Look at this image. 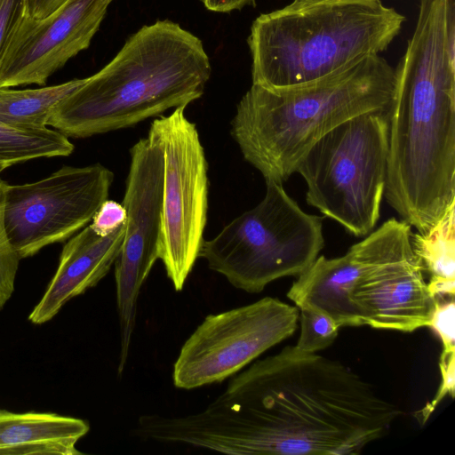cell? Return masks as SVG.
<instances>
[{
  "instance_id": "cell-18",
  "label": "cell",
  "mask_w": 455,
  "mask_h": 455,
  "mask_svg": "<svg viewBox=\"0 0 455 455\" xmlns=\"http://www.w3.org/2000/svg\"><path fill=\"white\" fill-rule=\"evenodd\" d=\"M73 151V143L56 130L20 128L0 121V173L16 164L67 156Z\"/></svg>"
},
{
  "instance_id": "cell-5",
  "label": "cell",
  "mask_w": 455,
  "mask_h": 455,
  "mask_svg": "<svg viewBox=\"0 0 455 455\" xmlns=\"http://www.w3.org/2000/svg\"><path fill=\"white\" fill-rule=\"evenodd\" d=\"M404 20L380 0L291 4L261 14L248 37L252 84L280 90L314 82L386 51Z\"/></svg>"
},
{
  "instance_id": "cell-15",
  "label": "cell",
  "mask_w": 455,
  "mask_h": 455,
  "mask_svg": "<svg viewBox=\"0 0 455 455\" xmlns=\"http://www.w3.org/2000/svg\"><path fill=\"white\" fill-rule=\"evenodd\" d=\"M125 223L107 236L97 235L90 225L63 246L59 267L28 320L42 324L52 320L71 299L84 293L109 272L121 250Z\"/></svg>"
},
{
  "instance_id": "cell-16",
  "label": "cell",
  "mask_w": 455,
  "mask_h": 455,
  "mask_svg": "<svg viewBox=\"0 0 455 455\" xmlns=\"http://www.w3.org/2000/svg\"><path fill=\"white\" fill-rule=\"evenodd\" d=\"M89 429V424L77 418L0 409V454L78 455L76 443Z\"/></svg>"
},
{
  "instance_id": "cell-10",
  "label": "cell",
  "mask_w": 455,
  "mask_h": 455,
  "mask_svg": "<svg viewBox=\"0 0 455 455\" xmlns=\"http://www.w3.org/2000/svg\"><path fill=\"white\" fill-rule=\"evenodd\" d=\"M114 173L100 163L63 166L36 182L8 185L4 226L19 258L62 243L91 222L108 199Z\"/></svg>"
},
{
  "instance_id": "cell-25",
  "label": "cell",
  "mask_w": 455,
  "mask_h": 455,
  "mask_svg": "<svg viewBox=\"0 0 455 455\" xmlns=\"http://www.w3.org/2000/svg\"><path fill=\"white\" fill-rule=\"evenodd\" d=\"M90 227L99 235L107 236L126 221V211L122 203L106 199L95 212Z\"/></svg>"
},
{
  "instance_id": "cell-24",
  "label": "cell",
  "mask_w": 455,
  "mask_h": 455,
  "mask_svg": "<svg viewBox=\"0 0 455 455\" xmlns=\"http://www.w3.org/2000/svg\"><path fill=\"white\" fill-rule=\"evenodd\" d=\"M25 9L26 0H0V66Z\"/></svg>"
},
{
  "instance_id": "cell-4",
  "label": "cell",
  "mask_w": 455,
  "mask_h": 455,
  "mask_svg": "<svg viewBox=\"0 0 455 455\" xmlns=\"http://www.w3.org/2000/svg\"><path fill=\"white\" fill-rule=\"evenodd\" d=\"M395 90V68L379 54L291 88L252 84L237 104L230 132L265 181L283 183L331 129L362 114L389 111Z\"/></svg>"
},
{
  "instance_id": "cell-28",
  "label": "cell",
  "mask_w": 455,
  "mask_h": 455,
  "mask_svg": "<svg viewBox=\"0 0 455 455\" xmlns=\"http://www.w3.org/2000/svg\"><path fill=\"white\" fill-rule=\"evenodd\" d=\"M353 1H373V0H294L291 4L295 5H308L321 3H340Z\"/></svg>"
},
{
  "instance_id": "cell-20",
  "label": "cell",
  "mask_w": 455,
  "mask_h": 455,
  "mask_svg": "<svg viewBox=\"0 0 455 455\" xmlns=\"http://www.w3.org/2000/svg\"><path fill=\"white\" fill-rule=\"evenodd\" d=\"M300 333L295 345L307 353L329 347L336 339L339 327L328 315L309 308H299Z\"/></svg>"
},
{
  "instance_id": "cell-19",
  "label": "cell",
  "mask_w": 455,
  "mask_h": 455,
  "mask_svg": "<svg viewBox=\"0 0 455 455\" xmlns=\"http://www.w3.org/2000/svg\"><path fill=\"white\" fill-rule=\"evenodd\" d=\"M455 203L426 233L411 234L412 251L428 282H455Z\"/></svg>"
},
{
  "instance_id": "cell-1",
  "label": "cell",
  "mask_w": 455,
  "mask_h": 455,
  "mask_svg": "<svg viewBox=\"0 0 455 455\" xmlns=\"http://www.w3.org/2000/svg\"><path fill=\"white\" fill-rule=\"evenodd\" d=\"M232 377L204 410L142 415L135 435L231 455H356L402 414L349 367L295 345Z\"/></svg>"
},
{
  "instance_id": "cell-3",
  "label": "cell",
  "mask_w": 455,
  "mask_h": 455,
  "mask_svg": "<svg viewBox=\"0 0 455 455\" xmlns=\"http://www.w3.org/2000/svg\"><path fill=\"white\" fill-rule=\"evenodd\" d=\"M211 73L196 36L157 20L132 35L110 62L63 99L48 125L68 138L134 126L201 98Z\"/></svg>"
},
{
  "instance_id": "cell-14",
  "label": "cell",
  "mask_w": 455,
  "mask_h": 455,
  "mask_svg": "<svg viewBox=\"0 0 455 455\" xmlns=\"http://www.w3.org/2000/svg\"><path fill=\"white\" fill-rule=\"evenodd\" d=\"M389 227L388 220L337 258L318 256L297 276L287 297L298 308H309L330 316L341 327H357L350 299L355 279L371 259Z\"/></svg>"
},
{
  "instance_id": "cell-17",
  "label": "cell",
  "mask_w": 455,
  "mask_h": 455,
  "mask_svg": "<svg viewBox=\"0 0 455 455\" xmlns=\"http://www.w3.org/2000/svg\"><path fill=\"white\" fill-rule=\"evenodd\" d=\"M84 81L73 79L37 89L0 88V121L20 128H45L56 106Z\"/></svg>"
},
{
  "instance_id": "cell-23",
  "label": "cell",
  "mask_w": 455,
  "mask_h": 455,
  "mask_svg": "<svg viewBox=\"0 0 455 455\" xmlns=\"http://www.w3.org/2000/svg\"><path fill=\"white\" fill-rule=\"evenodd\" d=\"M439 368L441 372V384L435 396L415 414L421 425H424L427 422L435 408L447 395H450L451 398L454 397L455 351H442Z\"/></svg>"
},
{
  "instance_id": "cell-8",
  "label": "cell",
  "mask_w": 455,
  "mask_h": 455,
  "mask_svg": "<svg viewBox=\"0 0 455 455\" xmlns=\"http://www.w3.org/2000/svg\"><path fill=\"white\" fill-rule=\"evenodd\" d=\"M179 107L153 120L148 132L163 155V207L159 259L181 291L199 258L208 212V164L196 124Z\"/></svg>"
},
{
  "instance_id": "cell-6",
  "label": "cell",
  "mask_w": 455,
  "mask_h": 455,
  "mask_svg": "<svg viewBox=\"0 0 455 455\" xmlns=\"http://www.w3.org/2000/svg\"><path fill=\"white\" fill-rule=\"evenodd\" d=\"M266 187L264 198L204 240L199 254L211 270L249 293L299 276L324 246L322 218L304 212L283 183L266 181Z\"/></svg>"
},
{
  "instance_id": "cell-12",
  "label": "cell",
  "mask_w": 455,
  "mask_h": 455,
  "mask_svg": "<svg viewBox=\"0 0 455 455\" xmlns=\"http://www.w3.org/2000/svg\"><path fill=\"white\" fill-rule=\"evenodd\" d=\"M411 226L389 219L383 241L350 292L358 326L412 332L428 327L435 298L411 243Z\"/></svg>"
},
{
  "instance_id": "cell-2",
  "label": "cell",
  "mask_w": 455,
  "mask_h": 455,
  "mask_svg": "<svg viewBox=\"0 0 455 455\" xmlns=\"http://www.w3.org/2000/svg\"><path fill=\"white\" fill-rule=\"evenodd\" d=\"M454 14V0H419L395 68L384 196L419 234L455 203Z\"/></svg>"
},
{
  "instance_id": "cell-27",
  "label": "cell",
  "mask_w": 455,
  "mask_h": 455,
  "mask_svg": "<svg viewBox=\"0 0 455 455\" xmlns=\"http://www.w3.org/2000/svg\"><path fill=\"white\" fill-rule=\"evenodd\" d=\"M255 0H201L204 7L215 12H230L254 4Z\"/></svg>"
},
{
  "instance_id": "cell-22",
  "label": "cell",
  "mask_w": 455,
  "mask_h": 455,
  "mask_svg": "<svg viewBox=\"0 0 455 455\" xmlns=\"http://www.w3.org/2000/svg\"><path fill=\"white\" fill-rule=\"evenodd\" d=\"M440 338L443 350L455 351V303L454 297L435 299L428 325Z\"/></svg>"
},
{
  "instance_id": "cell-11",
  "label": "cell",
  "mask_w": 455,
  "mask_h": 455,
  "mask_svg": "<svg viewBox=\"0 0 455 455\" xmlns=\"http://www.w3.org/2000/svg\"><path fill=\"white\" fill-rule=\"evenodd\" d=\"M130 167L123 205L124 236L115 261L116 310L120 330L117 372L123 373L135 329L138 299L159 259L163 207V155L156 138L148 133L130 149Z\"/></svg>"
},
{
  "instance_id": "cell-21",
  "label": "cell",
  "mask_w": 455,
  "mask_h": 455,
  "mask_svg": "<svg viewBox=\"0 0 455 455\" xmlns=\"http://www.w3.org/2000/svg\"><path fill=\"white\" fill-rule=\"evenodd\" d=\"M8 184L0 178V310L14 291V283L20 259L7 237L4 226V202Z\"/></svg>"
},
{
  "instance_id": "cell-9",
  "label": "cell",
  "mask_w": 455,
  "mask_h": 455,
  "mask_svg": "<svg viewBox=\"0 0 455 455\" xmlns=\"http://www.w3.org/2000/svg\"><path fill=\"white\" fill-rule=\"evenodd\" d=\"M299 310L277 298L207 315L182 345L173 364L177 388L220 383L296 331Z\"/></svg>"
},
{
  "instance_id": "cell-7",
  "label": "cell",
  "mask_w": 455,
  "mask_h": 455,
  "mask_svg": "<svg viewBox=\"0 0 455 455\" xmlns=\"http://www.w3.org/2000/svg\"><path fill=\"white\" fill-rule=\"evenodd\" d=\"M389 111L348 119L320 138L296 172L307 185V203L355 236L376 226L384 196Z\"/></svg>"
},
{
  "instance_id": "cell-26",
  "label": "cell",
  "mask_w": 455,
  "mask_h": 455,
  "mask_svg": "<svg viewBox=\"0 0 455 455\" xmlns=\"http://www.w3.org/2000/svg\"><path fill=\"white\" fill-rule=\"evenodd\" d=\"M66 0H26L25 17L41 20L52 14Z\"/></svg>"
},
{
  "instance_id": "cell-13",
  "label": "cell",
  "mask_w": 455,
  "mask_h": 455,
  "mask_svg": "<svg viewBox=\"0 0 455 455\" xmlns=\"http://www.w3.org/2000/svg\"><path fill=\"white\" fill-rule=\"evenodd\" d=\"M113 0H66L41 20L23 17L0 66V88L44 85L87 49Z\"/></svg>"
}]
</instances>
